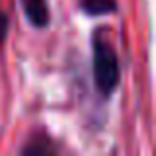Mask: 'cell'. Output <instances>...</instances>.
<instances>
[{
	"instance_id": "277c9868",
	"label": "cell",
	"mask_w": 156,
	"mask_h": 156,
	"mask_svg": "<svg viewBox=\"0 0 156 156\" xmlns=\"http://www.w3.org/2000/svg\"><path fill=\"white\" fill-rule=\"evenodd\" d=\"M6 32H8V18L2 10H0V42L6 38Z\"/></svg>"
},
{
	"instance_id": "6da1fadb",
	"label": "cell",
	"mask_w": 156,
	"mask_h": 156,
	"mask_svg": "<svg viewBox=\"0 0 156 156\" xmlns=\"http://www.w3.org/2000/svg\"><path fill=\"white\" fill-rule=\"evenodd\" d=\"M93 73L95 83L103 95L113 93L119 83V59L117 53L111 48V44L97 38L93 46Z\"/></svg>"
},
{
	"instance_id": "7a4b0ae2",
	"label": "cell",
	"mask_w": 156,
	"mask_h": 156,
	"mask_svg": "<svg viewBox=\"0 0 156 156\" xmlns=\"http://www.w3.org/2000/svg\"><path fill=\"white\" fill-rule=\"evenodd\" d=\"M22 8L32 26L46 28L50 24V8L46 0H22Z\"/></svg>"
},
{
	"instance_id": "3957f363",
	"label": "cell",
	"mask_w": 156,
	"mask_h": 156,
	"mask_svg": "<svg viewBox=\"0 0 156 156\" xmlns=\"http://www.w3.org/2000/svg\"><path fill=\"white\" fill-rule=\"evenodd\" d=\"M81 8L91 16H103L115 12V0H81Z\"/></svg>"
}]
</instances>
